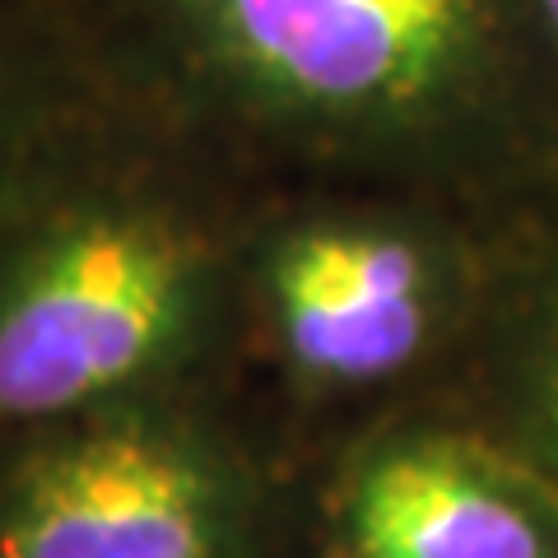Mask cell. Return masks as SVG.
<instances>
[{
  "label": "cell",
  "mask_w": 558,
  "mask_h": 558,
  "mask_svg": "<svg viewBox=\"0 0 558 558\" xmlns=\"http://www.w3.org/2000/svg\"><path fill=\"white\" fill-rule=\"evenodd\" d=\"M242 108L312 135L405 140L558 201V57L535 0H168Z\"/></svg>",
  "instance_id": "6da1fadb"
},
{
  "label": "cell",
  "mask_w": 558,
  "mask_h": 558,
  "mask_svg": "<svg viewBox=\"0 0 558 558\" xmlns=\"http://www.w3.org/2000/svg\"><path fill=\"white\" fill-rule=\"evenodd\" d=\"M209 266L159 209L94 205L0 275V424L84 418L168 373L201 336Z\"/></svg>",
  "instance_id": "7a4b0ae2"
},
{
  "label": "cell",
  "mask_w": 558,
  "mask_h": 558,
  "mask_svg": "<svg viewBox=\"0 0 558 558\" xmlns=\"http://www.w3.org/2000/svg\"><path fill=\"white\" fill-rule=\"evenodd\" d=\"M247 484L191 424L98 410L0 480V558H247Z\"/></svg>",
  "instance_id": "3957f363"
},
{
  "label": "cell",
  "mask_w": 558,
  "mask_h": 558,
  "mask_svg": "<svg viewBox=\"0 0 558 558\" xmlns=\"http://www.w3.org/2000/svg\"><path fill=\"white\" fill-rule=\"evenodd\" d=\"M289 368L322 391L410 373L475 299L470 256L414 223L317 219L260 266Z\"/></svg>",
  "instance_id": "277c9868"
},
{
  "label": "cell",
  "mask_w": 558,
  "mask_h": 558,
  "mask_svg": "<svg viewBox=\"0 0 558 558\" xmlns=\"http://www.w3.org/2000/svg\"><path fill=\"white\" fill-rule=\"evenodd\" d=\"M336 558H558V484L470 433H405L340 494Z\"/></svg>",
  "instance_id": "5b68a950"
},
{
  "label": "cell",
  "mask_w": 558,
  "mask_h": 558,
  "mask_svg": "<svg viewBox=\"0 0 558 558\" xmlns=\"http://www.w3.org/2000/svg\"><path fill=\"white\" fill-rule=\"evenodd\" d=\"M494 359L521 457L558 484V201L521 238L494 284Z\"/></svg>",
  "instance_id": "8992f818"
},
{
  "label": "cell",
  "mask_w": 558,
  "mask_h": 558,
  "mask_svg": "<svg viewBox=\"0 0 558 558\" xmlns=\"http://www.w3.org/2000/svg\"><path fill=\"white\" fill-rule=\"evenodd\" d=\"M10 112H14V89H10V65L0 57V149H5V135H10Z\"/></svg>",
  "instance_id": "52a82bcc"
},
{
  "label": "cell",
  "mask_w": 558,
  "mask_h": 558,
  "mask_svg": "<svg viewBox=\"0 0 558 558\" xmlns=\"http://www.w3.org/2000/svg\"><path fill=\"white\" fill-rule=\"evenodd\" d=\"M535 14H539V28H545L554 57H558V0H535Z\"/></svg>",
  "instance_id": "ba28073f"
}]
</instances>
